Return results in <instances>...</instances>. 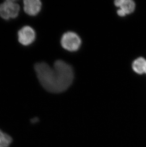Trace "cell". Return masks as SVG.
<instances>
[{"mask_svg": "<svg viewBox=\"0 0 146 147\" xmlns=\"http://www.w3.org/2000/svg\"><path fill=\"white\" fill-rule=\"evenodd\" d=\"M34 69L41 85L52 93L64 92L70 86L74 79L72 67L62 60L56 61L52 68L46 63H37Z\"/></svg>", "mask_w": 146, "mask_h": 147, "instance_id": "1", "label": "cell"}, {"mask_svg": "<svg viewBox=\"0 0 146 147\" xmlns=\"http://www.w3.org/2000/svg\"><path fill=\"white\" fill-rule=\"evenodd\" d=\"M20 7L15 1L7 0L0 4V16L5 20L15 18L18 16Z\"/></svg>", "mask_w": 146, "mask_h": 147, "instance_id": "2", "label": "cell"}, {"mask_svg": "<svg viewBox=\"0 0 146 147\" xmlns=\"http://www.w3.org/2000/svg\"><path fill=\"white\" fill-rule=\"evenodd\" d=\"M61 43L62 47L66 50L74 51L78 50L81 46V40L77 34L69 32L63 35Z\"/></svg>", "mask_w": 146, "mask_h": 147, "instance_id": "3", "label": "cell"}, {"mask_svg": "<svg viewBox=\"0 0 146 147\" xmlns=\"http://www.w3.org/2000/svg\"><path fill=\"white\" fill-rule=\"evenodd\" d=\"M18 40L19 43L24 46L31 45L35 40L36 33L30 26L22 27L18 32Z\"/></svg>", "mask_w": 146, "mask_h": 147, "instance_id": "4", "label": "cell"}, {"mask_svg": "<svg viewBox=\"0 0 146 147\" xmlns=\"http://www.w3.org/2000/svg\"><path fill=\"white\" fill-rule=\"evenodd\" d=\"M23 3L24 11L29 16H36L42 8V3L39 0H25Z\"/></svg>", "mask_w": 146, "mask_h": 147, "instance_id": "5", "label": "cell"}, {"mask_svg": "<svg viewBox=\"0 0 146 147\" xmlns=\"http://www.w3.org/2000/svg\"><path fill=\"white\" fill-rule=\"evenodd\" d=\"M115 4L123 10L126 14H130L135 10V3L131 0H117L115 1Z\"/></svg>", "mask_w": 146, "mask_h": 147, "instance_id": "6", "label": "cell"}, {"mask_svg": "<svg viewBox=\"0 0 146 147\" xmlns=\"http://www.w3.org/2000/svg\"><path fill=\"white\" fill-rule=\"evenodd\" d=\"M132 69L137 74H145L146 69V60L143 57H139L133 61Z\"/></svg>", "mask_w": 146, "mask_h": 147, "instance_id": "7", "label": "cell"}, {"mask_svg": "<svg viewBox=\"0 0 146 147\" xmlns=\"http://www.w3.org/2000/svg\"><path fill=\"white\" fill-rule=\"evenodd\" d=\"M12 142L11 137L0 129V147H9Z\"/></svg>", "mask_w": 146, "mask_h": 147, "instance_id": "8", "label": "cell"}, {"mask_svg": "<svg viewBox=\"0 0 146 147\" xmlns=\"http://www.w3.org/2000/svg\"><path fill=\"white\" fill-rule=\"evenodd\" d=\"M117 13L118 14V16L121 17L124 16H125L126 15L125 13H124V11H123V10L121 9H119L117 11Z\"/></svg>", "mask_w": 146, "mask_h": 147, "instance_id": "9", "label": "cell"}, {"mask_svg": "<svg viewBox=\"0 0 146 147\" xmlns=\"http://www.w3.org/2000/svg\"><path fill=\"white\" fill-rule=\"evenodd\" d=\"M145 74H146V71H145Z\"/></svg>", "mask_w": 146, "mask_h": 147, "instance_id": "10", "label": "cell"}]
</instances>
